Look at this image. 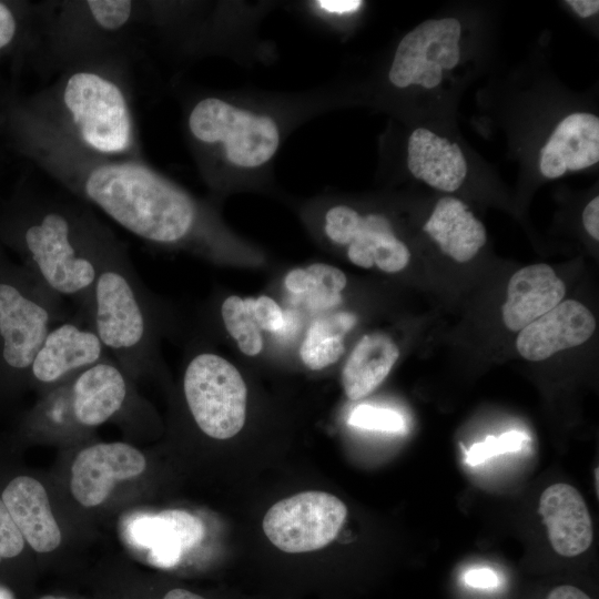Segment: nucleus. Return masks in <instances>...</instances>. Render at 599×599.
<instances>
[{"label": "nucleus", "instance_id": "f257e3e1", "mask_svg": "<svg viewBox=\"0 0 599 599\" xmlns=\"http://www.w3.org/2000/svg\"><path fill=\"white\" fill-rule=\"evenodd\" d=\"M47 194L20 182L0 204V244L82 317L97 278L101 246L110 227L75 199Z\"/></svg>", "mask_w": 599, "mask_h": 599}, {"label": "nucleus", "instance_id": "f03ea898", "mask_svg": "<svg viewBox=\"0 0 599 599\" xmlns=\"http://www.w3.org/2000/svg\"><path fill=\"white\" fill-rule=\"evenodd\" d=\"M130 58L112 53L77 62L60 71L53 83L19 99L90 152L142 159Z\"/></svg>", "mask_w": 599, "mask_h": 599}, {"label": "nucleus", "instance_id": "7ed1b4c3", "mask_svg": "<svg viewBox=\"0 0 599 599\" xmlns=\"http://www.w3.org/2000/svg\"><path fill=\"white\" fill-rule=\"evenodd\" d=\"M81 318L130 377L153 370L158 358L151 301L126 246L112 230L101 246L90 303Z\"/></svg>", "mask_w": 599, "mask_h": 599}, {"label": "nucleus", "instance_id": "20e7f679", "mask_svg": "<svg viewBox=\"0 0 599 599\" xmlns=\"http://www.w3.org/2000/svg\"><path fill=\"white\" fill-rule=\"evenodd\" d=\"M148 3L129 0L38 3L29 60L62 71L77 62L112 53L131 54Z\"/></svg>", "mask_w": 599, "mask_h": 599}, {"label": "nucleus", "instance_id": "39448f33", "mask_svg": "<svg viewBox=\"0 0 599 599\" xmlns=\"http://www.w3.org/2000/svg\"><path fill=\"white\" fill-rule=\"evenodd\" d=\"M63 321V298L13 263L0 244V380H28L43 339Z\"/></svg>", "mask_w": 599, "mask_h": 599}, {"label": "nucleus", "instance_id": "423d86ee", "mask_svg": "<svg viewBox=\"0 0 599 599\" xmlns=\"http://www.w3.org/2000/svg\"><path fill=\"white\" fill-rule=\"evenodd\" d=\"M182 386L187 409L203 434L224 440L241 432L247 388L231 362L215 353L200 352L189 361Z\"/></svg>", "mask_w": 599, "mask_h": 599}, {"label": "nucleus", "instance_id": "0eeeda50", "mask_svg": "<svg viewBox=\"0 0 599 599\" xmlns=\"http://www.w3.org/2000/svg\"><path fill=\"white\" fill-rule=\"evenodd\" d=\"M191 136L203 146L220 144L226 160L241 167H256L275 154L280 144L276 123L207 97L197 101L187 116Z\"/></svg>", "mask_w": 599, "mask_h": 599}, {"label": "nucleus", "instance_id": "6e6552de", "mask_svg": "<svg viewBox=\"0 0 599 599\" xmlns=\"http://www.w3.org/2000/svg\"><path fill=\"white\" fill-rule=\"evenodd\" d=\"M346 517V505L339 498L325 491L308 490L272 505L262 526L265 536L280 550L300 554L331 544Z\"/></svg>", "mask_w": 599, "mask_h": 599}, {"label": "nucleus", "instance_id": "1a4fd4ad", "mask_svg": "<svg viewBox=\"0 0 599 599\" xmlns=\"http://www.w3.org/2000/svg\"><path fill=\"white\" fill-rule=\"evenodd\" d=\"M325 233L334 243L348 245V260L363 268L376 265L384 272L396 273L410 260L409 250L380 214L362 216L349 206H334L325 215Z\"/></svg>", "mask_w": 599, "mask_h": 599}, {"label": "nucleus", "instance_id": "9d476101", "mask_svg": "<svg viewBox=\"0 0 599 599\" xmlns=\"http://www.w3.org/2000/svg\"><path fill=\"white\" fill-rule=\"evenodd\" d=\"M108 357L111 356L100 337L81 317L63 321L43 339L28 380L42 387L60 385Z\"/></svg>", "mask_w": 599, "mask_h": 599}, {"label": "nucleus", "instance_id": "9b49d317", "mask_svg": "<svg viewBox=\"0 0 599 599\" xmlns=\"http://www.w3.org/2000/svg\"><path fill=\"white\" fill-rule=\"evenodd\" d=\"M146 467L144 455L125 443H99L83 448L71 467L70 488L84 507L104 502L119 481L140 476Z\"/></svg>", "mask_w": 599, "mask_h": 599}, {"label": "nucleus", "instance_id": "f8f14e48", "mask_svg": "<svg viewBox=\"0 0 599 599\" xmlns=\"http://www.w3.org/2000/svg\"><path fill=\"white\" fill-rule=\"evenodd\" d=\"M129 542L148 552L150 561L159 567H172L182 555L204 537L203 522L181 509H167L158 514H138L126 524Z\"/></svg>", "mask_w": 599, "mask_h": 599}, {"label": "nucleus", "instance_id": "ddd939ff", "mask_svg": "<svg viewBox=\"0 0 599 599\" xmlns=\"http://www.w3.org/2000/svg\"><path fill=\"white\" fill-rule=\"evenodd\" d=\"M130 375L108 357L73 377L71 408L82 427H95L118 416L131 398Z\"/></svg>", "mask_w": 599, "mask_h": 599}, {"label": "nucleus", "instance_id": "4468645a", "mask_svg": "<svg viewBox=\"0 0 599 599\" xmlns=\"http://www.w3.org/2000/svg\"><path fill=\"white\" fill-rule=\"evenodd\" d=\"M595 329L592 313L580 302L566 300L524 327L516 347L524 358L539 362L583 344Z\"/></svg>", "mask_w": 599, "mask_h": 599}, {"label": "nucleus", "instance_id": "2eb2a0df", "mask_svg": "<svg viewBox=\"0 0 599 599\" xmlns=\"http://www.w3.org/2000/svg\"><path fill=\"white\" fill-rule=\"evenodd\" d=\"M539 514L547 527L554 550L564 557H575L591 545L593 528L580 493L568 484H555L544 490Z\"/></svg>", "mask_w": 599, "mask_h": 599}, {"label": "nucleus", "instance_id": "dca6fc26", "mask_svg": "<svg viewBox=\"0 0 599 599\" xmlns=\"http://www.w3.org/2000/svg\"><path fill=\"white\" fill-rule=\"evenodd\" d=\"M599 161V119L592 113L575 112L556 126L540 150L539 170L547 179L579 171Z\"/></svg>", "mask_w": 599, "mask_h": 599}, {"label": "nucleus", "instance_id": "f3484780", "mask_svg": "<svg viewBox=\"0 0 599 599\" xmlns=\"http://www.w3.org/2000/svg\"><path fill=\"white\" fill-rule=\"evenodd\" d=\"M1 499L33 550L50 552L60 546L61 530L40 481L29 476H18L7 485Z\"/></svg>", "mask_w": 599, "mask_h": 599}, {"label": "nucleus", "instance_id": "a211bd4d", "mask_svg": "<svg viewBox=\"0 0 599 599\" xmlns=\"http://www.w3.org/2000/svg\"><path fill=\"white\" fill-rule=\"evenodd\" d=\"M565 294L564 282L547 264H532L517 271L509 280L502 306L505 326L512 332L521 331L558 305Z\"/></svg>", "mask_w": 599, "mask_h": 599}, {"label": "nucleus", "instance_id": "6ab92c4d", "mask_svg": "<svg viewBox=\"0 0 599 599\" xmlns=\"http://www.w3.org/2000/svg\"><path fill=\"white\" fill-rule=\"evenodd\" d=\"M407 166L416 179L445 192L456 191L468 172L460 146L425 128L408 139Z\"/></svg>", "mask_w": 599, "mask_h": 599}, {"label": "nucleus", "instance_id": "aec40b11", "mask_svg": "<svg viewBox=\"0 0 599 599\" xmlns=\"http://www.w3.org/2000/svg\"><path fill=\"white\" fill-rule=\"evenodd\" d=\"M424 231L445 255L459 263L470 261L487 241L484 224L465 203L448 196L436 203Z\"/></svg>", "mask_w": 599, "mask_h": 599}, {"label": "nucleus", "instance_id": "412c9836", "mask_svg": "<svg viewBox=\"0 0 599 599\" xmlns=\"http://www.w3.org/2000/svg\"><path fill=\"white\" fill-rule=\"evenodd\" d=\"M399 357L395 342L383 333L364 335L342 372L345 395L357 400L375 390L387 377Z\"/></svg>", "mask_w": 599, "mask_h": 599}, {"label": "nucleus", "instance_id": "4be33fe9", "mask_svg": "<svg viewBox=\"0 0 599 599\" xmlns=\"http://www.w3.org/2000/svg\"><path fill=\"white\" fill-rule=\"evenodd\" d=\"M356 322L357 316L351 312L315 319L300 347L304 365L312 370H319L337 362L345 352L344 335Z\"/></svg>", "mask_w": 599, "mask_h": 599}, {"label": "nucleus", "instance_id": "5701e85b", "mask_svg": "<svg viewBox=\"0 0 599 599\" xmlns=\"http://www.w3.org/2000/svg\"><path fill=\"white\" fill-rule=\"evenodd\" d=\"M346 283L347 278L342 270L324 263H314L306 268H294L284 280L291 293L306 294L309 305L317 309L341 304V293Z\"/></svg>", "mask_w": 599, "mask_h": 599}, {"label": "nucleus", "instance_id": "b1692460", "mask_svg": "<svg viewBox=\"0 0 599 599\" xmlns=\"http://www.w3.org/2000/svg\"><path fill=\"white\" fill-rule=\"evenodd\" d=\"M38 3L0 0V61L28 60L33 44Z\"/></svg>", "mask_w": 599, "mask_h": 599}, {"label": "nucleus", "instance_id": "393cba45", "mask_svg": "<svg viewBox=\"0 0 599 599\" xmlns=\"http://www.w3.org/2000/svg\"><path fill=\"white\" fill-rule=\"evenodd\" d=\"M221 317L225 329L247 356H255L263 348L262 329L251 311L247 298L236 295L226 297L221 304Z\"/></svg>", "mask_w": 599, "mask_h": 599}, {"label": "nucleus", "instance_id": "a878e982", "mask_svg": "<svg viewBox=\"0 0 599 599\" xmlns=\"http://www.w3.org/2000/svg\"><path fill=\"white\" fill-rule=\"evenodd\" d=\"M530 438L522 432L510 430L500 436H487L483 441L474 444L466 451V463L477 466L495 456L515 453L524 448Z\"/></svg>", "mask_w": 599, "mask_h": 599}, {"label": "nucleus", "instance_id": "bb28decb", "mask_svg": "<svg viewBox=\"0 0 599 599\" xmlns=\"http://www.w3.org/2000/svg\"><path fill=\"white\" fill-rule=\"evenodd\" d=\"M348 423L355 427L398 433L404 429V419L395 410L389 408L359 405L351 414Z\"/></svg>", "mask_w": 599, "mask_h": 599}, {"label": "nucleus", "instance_id": "cd10ccee", "mask_svg": "<svg viewBox=\"0 0 599 599\" xmlns=\"http://www.w3.org/2000/svg\"><path fill=\"white\" fill-rule=\"evenodd\" d=\"M251 311L262 331L277 333L285 326V316L280 305L271 297H247Z\"/></svg>", "mask_w": 599, "mask_h": 599}, {"label": "nucleus", "instance_id": "c85d7f7f", "mask_svg": "<svg viewBox=\"0 0 599 599\" xmlns=\"http://www.w3.org/2000/svg\"><path fill=\"white\" fill-rule=\"evenodd\" d=\"M24 538L0 498V561L13 558L24 548Z\"/></svg>", "mask_w": 599, "mask_h": 599}, {"label": "nucleus", "instance_id": "c756f323", "mask_svg": "<svg viewBox=\"0 0 599 599\" xmlns=\"http://www.w3.org/2000/svg\"><path fill=\"white\" fill-rule=\"evenodd\" d=\"M465 582L474 588L488 589L499 585L498 576L489 568H474L464 576Z\"/></svg>", "mask_w": 599, "mask_h": 599}, {"label": "nucleus", "instance_id": "7c9ffc66", "mask_svg": "<svg viewBox=\"0 0 599 599\" xmlns=\"http://www.w3.org/2000/svg\"><path fill=\"white\" fill-rule=\"evenodd\" d=\"M582 223L588 234L599 240V197H593L583 209Z\"/></svg>", "mask_w": 599, "mask_h": 599}, {"label": "nucleus", "instance_id": "2f4dec72", "mask_svg": "<svg viewBox=\"0 0 599 599\" xmlns=\"http://www.w3.org/2000/svg\"><path fill=\"white\" fill-rule=\"evenodd\" d=\"M317 4L327 12L344 14L356 11L363 2L357 0H319Z\"/></svg>", "mask_w": 599, "mask_h": 599}, {"label": "nucleus", "instance_id": "473e14b6", "mask_svg": "<svg viewBox=\"0 0 599 599\" xmlns=\"http://www.w3.org/2000/svg\"><path fill=\"white\" fill-rule=\"evenodd\" d=\"M546 599H591L582 590L575 586L562 585L554 588Z\"/></svg>", "mask_w": 599, "mask_h": 599}, {"label": "nucleus", "instance_id": "72a5a7b5", "mask_svg": "<svg viewBox=\"0 0 599 599\" xmlns=\"http://www.w3.org/2000/svg\"><path fill=\"white\" fill-rule=\"evenodd\" d=\"M567 3L581 18L591 17L599 10V1L597 0H568Z\"/></svg>", "mask_w": 599, "mask_h": 599}, {"label": "nucleus", "instance_id": "f704fd0d", "mask_svg": "<svg viewBox=\"0 0 599 599\" xmlns=\"http://www.w3.org/2000/svg\"><path fill=\"white\" fill-rule=\"evenodd\" d=\"M163 599H205L202 596L182 588L170 590Z\"/></svg>", "mask_w": 599, "mask_h": 599}, {"label": "nucleus", "instance_id": "c9c22d12", "mask_svg": "<svg viewBox=\"0 0 599 599\" xmlns=\"http://www.w3.org/2000/svg\"><path fill=\"white\" fill-rule=\"evenodd\" d=\"M0 599H14V597L8 588L0 586Z\"/></svg>", "mask_w": 599, "mask_h": 599}, {"label": "nucleus", "instance_id": "e433bc0d", "mask_svg": "<svg viewBox=\"0 0 599 599\" xmlns=\"http://www.w3.org/2000/svg\"><path fill=\"white\" fill-rule=\"evenodd\" d=\"M40 599H67V598L48 595V596L41 597Z\"/></svg>", "mask_w": 599, "mask_h": 599}]
</instances>
